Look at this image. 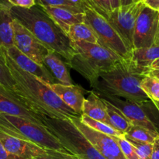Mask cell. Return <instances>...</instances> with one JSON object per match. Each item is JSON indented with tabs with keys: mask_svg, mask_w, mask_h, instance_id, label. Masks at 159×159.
I'll list each match as a JSON object with an SVG mask.
<instances>
[{
	"mask_svg": "<svg viewBox=\"0 0 159 159\" xmlns=\"http://www.w3.org/2000/svg\"><path fill=\"white\" fill-rule=\"evenodd\" d=\"M6 62L15 81L14 92L32 110L44 118L81 117L51 89V85L23 71L7 54Z\"/></svg>",
	"mask_w": 159,
	"mask_h": 159,
	"instance_id": "cell-1",
	"label": "cell"
},
{
	"mask_svg": "<svg viewBox=\"0 0 159 159\" xmlns=\"http://www.w3.org/2000/svg\"><path fill=\"white\" fill-rule=\"evenodd\" d=\"M10 13L48 50L63 57L68 65L75 54L72 41L42 6L37 4L30 8L12 6Z\"/></svg>",
	"mask_w": 159,
	"mask_h": 159,
	"instance_id": "cell-2",
	"label": "cell"
},
{
	"mask_svg": "<svg viewBox=\"0 0 159 159\" xmlns=\"http://www.w3.org/2000/svg\"><path fill=\"white\" fill-rule=\"evenodd\" d=\"M147 75L130 59H124L113 69L102 73L90 85L98 95L116 96L144 105L151 101L141 87V81Z\"/></svg>",
	"mask_w": 159,
	"mask_h": 159,
	"instance_id": "cell-3",
	"label": "cell"
},
{
	"mask_svg": "<svg viewBox=\"0 0 159 159\" xmlns=\"http://www.w3.org/2000/svg\"><path fill=\"white\" fill-rule=\"evenodd\" d=\"M75 54L68 63L79 74L92 83L102 73L113 69L124 58L113 51L82 40H71Z\"/></svg>",
	"mask_w": 159,
	"mask_h": 159,
	"instance_id": "cell-4",
	"label": "cell"
},
{
	"mask_svg": "<svg viewBox=\"0 0 159 159\" xmlns=\"http://www.w3.org/2000/svg\"><path fill=\"white\" fill-rule=\"evenodd\" d=\"M0 131L29 141L47 150L67 152L59 140L45 126L25 118L2 113L0 114Z\"/></svg>",
	"mask_w": 159,
	"mask_h": 159,
	"instance_id": "cell-5",
	"label": "cell"
},
{
	"mask_svg": "<svg viewBox=\"0 0 159 159\" xmlns=\"http://www.w3.org/2000/svg\"><path fill=\"white\" fill-rule=\"evenodd\" d=\"M44 124L69 153L81 159H106L75 126L71 119L45 118Z\"/></svg>",
	"mask_w": 159,
	"mask_h": 159,
	"instance_id": "cell-6",
	"label": "cell"
},
{
	"mask_svg": "<svg viewBox=\"0 0 159 159\" xmlns=\"http://www.w3.org/2000/svg\"><path fill=\"white\" fill-rule=\"evenodd\" d=\"M85 22L93 29L98 38V43L113 51L122 58H130V51L107 20L91 7L85 9Z\"/></svg>",
	"mask_w": 159,
	"mask_h": 159,
	"instance_id": "cell-7",
	"label": "cell"
},
{
	"mask_svg": "<svg viewBox=\"0 0 159 159\" xmlns=\"http://www.w3.org/2000/svg\"><path fill=\"white\" fill-rule=\"evenodd\" d=\"M144 6V2L121 6L113 9L107 20L130 52L134 49V34L137 19Z\"/></svg>",
	"mask_w": 159,
	"mask_h": 159,
	"instance_id": "cell-8",
	"label": "cell"
},
{
	"mask_svg": "<svg viewBox=\"0 0 159 159\" xmlns=\"http://www.w3.org/2000/svg\"><path fill=\"white\" fill-rule=\"evenodd\" d=\"M159 28V12L144 4L135 26L134 49L149 48L156 43Z\"/></svg>",
	"mask_w": 159,
	"mask_h": 159,
	"instance_id": "cell-9",
	"label": "cell"
},
{
	"mask_svg": "<svg viewBox=\"0 0 159 159\" xmlns=\"http://www.w3.org/2000/svg\"><path fill=\"white\" fill-rule=\"evenodd\" d=\"M13 30L14 46L35 62L45 65V57L51 51L48 50L30 31L16 20H13Z\"/></svg>",
	"mask_w": 159,
	"mask_h": 159,
	"instance_id": "cell-10",
	"label": "cell"
},
{
	"mask_svg": "<svg viewBox=\"0 0 159 159\" xmlns=\"http://www.w3.org/2000/svg\"><path fill=\"white\" fill-rule=\"evenodd\" d=\"M71 120L106 159H126L119 144L113 137L87 127L80 120V117L71 118Z\"/></svg>",
	"mask_w": 159,
	"mask_h": 159,
	"instance_id": "cell-11",
	"label": "cell"
},
{
	"mask_svg": "<svg viewBox=\"0 0 159 159\" xmlns=\"http://www.w3.org/2000/svg\"><path fill=\"white\" fill-rule=\"evenodd\" d=\"M2 113L20 116L45 126L44 117L37 114L26 106L13 90L0 85V114Z\"/></svg>",
	"mask_w": 159,
	"mask_h": 159,
	"instance_id": "cell-12",
	"label": "cell"
},
{
	"mask_svg": "<svg viewBox=\"0 0 159 159\" xmlns=\"http://www.w3.org/2000/svg\"><path fill=\"white\" fill-rule=\"evenodd\" d=\"M98 96L102 99L108 101L116 108H117L130 121L132 125L141 126L156 134H159L158 128L153 121L150 119L144 109L145 103L144 105H141L133 101L127 100V99L116 97V96H100V95H98Z\"/></svg>",
	"mask_w": 159,
	"mask_h": 159,
	"instance_id": "cell-13",
	"label": "cell"
},
{
	"mask_svg": "<svg viewBox=\"0 0 159 159\" xmlns=\"http://www.w3.org/2000/svg\"><path fill=\"white\" fill-rule=\"evenodd\" d=\"M0 142L9 153L21 159H33L40 155H47V149L2 131H0Z\"/></svg>",
	"mask_w": 159,
	"mask_h": 159,
	"instance_id": "cell-14",
	"label": "cell"
},
{
	"mask_svg": "<svg viewBox=\"0 0 159 159\" xmlns=\"http://www.w3.org/2000/svg\"><path fill=\"white\" fill-rule=\"evenodd\" d=\"M6 51L9 57L23 71L36 76L49 85L57 83L54 82L55 78L52 75L51 71L46 68V65H42L35 62L19 51L15 46L6 49Z\"/></svg>",
	"mask_w": 159,
	"mask_h": 159,
	"instance_id": "cell-15",
	"label": "cell"
},
{
	"mask_svg": "<svg viewBox=\"0 0 159 159\" xmlns=\"http://www.w3.org/2000/svg\"><path fill=\"white\" fill-rule=\"evenodd\" d=\"M51 88L58 97L79 115H82L85 101L84 91L82 87L76 85H63L59 82L51 84Z\"/></svg>",
	"mask_w": 159,
	"mask_h": 159,
	"instance_id": "cell-16",
	"label": "cell"
},
{
	"mask_svg": "<svg viewBox=\"0 0 159 159\" xmlns=\"http://www.w3.org/2000/svg\"><path fill=\"white\" fill-rule=\"evenodd\" d=\"M159 58V43H155L149 48H135L130 52V60L141 71L149 74L152 65Z\"/></svg>",
	"mask_w": 159,
	"mask_h": 159,
	"instance_id": "cell-17",
	"label": "cell"
},
{
	"mask_svg": "<svg viewBox=\"0 0 159 159\" xmlns=\"http://www.w3.org/2000/svg\"><path fill=\"white\" fill-rule=\"evenodd\" d=\"M43 9L54 19V21L67 34L71 25L85 22V14L75 13L68 9L56 6H42Z\"/></svg>",
	"mask_w": 159,
	"mask_h": 159,
	"instance_id": "cell-18",
	"label": "cell"
},
{
	"mask_svg": "<svg viewBox=\"0 0 159 159\" xmlns=\"http://www.w3.org/2000/svg\"><path fill=\"white\" fill-rule=\"evenodd\" d=\"M82 114L110 125L105 102L103 99L99 97L95 92H91L87 99H85L82 108Z\"/></svg>",
	"mask_w": 159,
	"mask_h": 159,
	"instance_id": "cell-19",
	"label": "cell"
},
{
	"mask_svg": "<svg viewBox=\"0 0 159 159\" xmlns=\"http://www.w3.org/2000/svg\"><path fill=\"white\" fill-rule=\"evenodd\" d=\"M44 65L49 68L54 77L63 85H74L65 62L60 58V55L54 51H50L44 59Z\"/></svg>",
	"mask_w": 159,
	"mask_h": 159,
	"instance_id": "cell-20",
	"label": "cell"
},
{
	"mask_svg": "<svg viewBox=\"0 0 159 159\" xmlns=\"http://www.w3.org/2000/svg\"><path fill=\"white\" fill-rule=\"evenodd\" d=\"M13 20L9 9L0 8V47L5 49L14 46Z\"/></svg>",
	"mask_w": 159,
	"mask_h": 159,
	"instance_id": "cell-21",
	"label": "cell"
},
{
	"mask_svg": "<svg viewBox=\"0 0 159 159\" xmlns=\"http://www.w3.org/2000/svg\"><path fill=\"white\" fill-rule=\"evenodd\" d=\"M101 98V97H100ZM103 99L107 107V114H108L110 125L116 129L121 134L125 135L128 129L132 125L130 121L126 118V116L118 110L117 108L112 105L108 101Z\"/></svg>",
	"mask_w": 159,
	"mask_h": 159,
	"instance_id": "cell-22",
	"label": "cell"
},
{
	"mask_svg": "<svg viewBox=\"0 0 159 159\" xmlns=\"http://www.w3.org/2000/svg\"><path fill=\"white\" fill-rule=\"evenodd\" d=\"M71 40H82L92 43H98V38L91 27L85 23L71 25L67 32Z\"/></svg>",
	"mask_w": 159,
	"mask_h": 159,
	"instance_id": "cell-23",
	"label": "cell"
},
{
	"mask_svg": "<svg viewBox=\"0 0 159 159\" xmlns=\"http://www.w3.org/2000/svg\"><path fill=\"white\" fill-rule=\"evenodd\" d=\"M80 120L85 125H86L87 127H90V128L93 129V130H96V131L104 134L109 135V136L111 137H117V138L124 136V134H121L120 132L116 130V129H114L113 127L109 125V124L92 119V118L89 117L86 115L82 114L80 117Z\"/></svg>",
	"mask_w": 159,
	"mask_h": 159,
	"instance_id": "cell-24",
	"label": "cell"
},
{
	"mask_svg": "<svg viewBox=\"0 0 159 159\" xmlns=\"http://www.w3.org/2000/svg\"><path fill=\"white\" fill-rule=\"evenodd\" d=\"M15 81L6 62V49L0 47V85L14 91Z\"/></svg>",
	"mask_w": 159,
	"mask_h": 159,
	"instance_id": "cell-25",
	"label": "cell"
},
{
	"mask_svg": "<svg viewBox=\"0 0 159 159\" xmlns=\"http://www.w3.org/2000/svg\"><path fill=\"white\" fill-rule=\"evenodd\" d=\"M158 135L144 127L136 125L130 126L127 133L125 134V136L129 137L132 139L141 142L151 143V144H153L155 139Z\"/></svg>",
	"mask_w": 159,
	"mask_h": 159,
	"instance_id": "cell-26",
	"label": "cell"
},
{
	"mask_svg": "<svg viewBox=\"0 0 159 159\" xmlns=\"http://www.w3.org/2000/svg\"><path fill=\"white\" fill-rule=\"evenodd\" d=\"M141 87L152 101H159V79L148 74L141 82Z\"/></svg>",
	"mask_w": 159,
	"mask_h": 159,
	"instance_id": "cell-27",
	"label": "cell"
},
{
	"mask_svg": "<svg viewBox=\"0 0 159 159\" xmlns=\"http://www.w3.org/2000/svg\"><path fill=\"white\" fill-rule=\"evenodd\" d=\"M124 137L135 148L139 159H152V144L136 141L125 135Z\"/></svg>",
	"mask_w": 159,
	"mask_h": 159,
	"instance_id": "cell-28",
	"label": "cell"
},
{
	"mask_svg": "<svg viewBox=\"0 0 159 159\" xmlns=\"http://www.w3.org/2000/svg\"><path fill=\"white\" fill-rule=\"evenodd\" d=\"M36 4L40 6H56L68 9L75 13H84L85 11L75 7L68 0H35Z\"/></svg>",
	"mask_w": 159,
	"mask_h": 159,
	"instance_id": "cell-29",
	"label": "cell"
},
{
	"mask_svg": "<svg viewBox=\"0 0 159 159\" xmlns=\"http://www.w3.org/2000/svg\"><path fill=\"white\" fill-rule=\"evenodd\" d=\"M113 138L118 143L126 159H139L135 148L126 139L125 137L124 136L120 138L113 137Z\"/></svg>",
	"mask_w": 159,
	"mask_h": 159,
	"instance_id": "cell-30",
	"label": "cell"
},
{
	"mask_svg": "<svg viewBox=\"0 0 159 159\" xmlns=\"http://www.w3.org/2000/svg\"><path fill=\"white\" fill-rule=\"evenodd\" d=\"M92 8L106 20H108L113 9L111 6V0H93Z\"/></svg>",
	"mask_w": 159,
	"mask_h": 159,
	"instance_id": "cell-31",
	"label": "cell"
},
{
	"mask_svg": "<svg viewBox=\"0 0 159 159\" xmlns=\"http://www.w3.org/2000/svg\"><path fill=\"white\" fill-rule=\"evenodd\" d=\"M47 152H48V155L57 159H81L77 155H75L73 154L67 152H57V151L47 150Z\"/></svg>",
	"mask_w": 159,
	"mask_h": 159,
	"instance_id": "cell-32",
	"label": "cell"
},
{
	"mask_svg": "<svg viewBox=\"0 0 159 159\" xmlns=\"http://www.w3.org/2000/svg\"><path fill=\"white\" fill-rule=\"evenodd\" d=\"M12 6L21 8H30L35 6V0H7Z\"/></svg>",
	"mask_w": 159,
	"mask_h": 159,
	"instance_id": "cell-33",
	"label": "cell"
},
{
	"mask_svg": "<svg viewBox=\"0 0 159 159\" xmlns=\"http://www.w3.org/2000/svg\"><path fill=\"white\" fill-rule=\"evenodd\" d=\"M0 159H21L9 153L0 142Z\"/></svg>",
	"mask_w": 159,
	"mask_h": 159,
	"instance_id": "cell-34",
	"label": "cell"
},
{
	"mask_svg": "<svg viewBox=\"0 0 159 159\" xmlns=\"http://www.w3.org/2000/svg\"><path fill=\"white\" fill-rule=\"evenodd\" d=\"M152 145V159H159V135L155 138Z\"/></svg>",
	"mask_w": 159,
	"mask_h": 159,
	"instance_id": "cell-35",
	"label": "cell"
},
{
	"mask_svg": "<svg viewBox=\"0 0 159 159\" xmlns=\"http://www.w3.org/2000/svg\"><path fill=\"white\" fill-rule=\"evenodd\" d=\"M144 3L151 9L159 12V0H144Z\"/></svg>",
	"mask_w": 159,
	"mask_h": 159,
	"instance_id": "cell-36",
	"label": "cell"
},
{
	"mask_svg": "<svg viewBox=\"0 0 159 159\" xmlns=\"http://www.w3.org/2000/svg\"><path fill=\"white\" fill-rule=\"evenodd\" d=\"M12 7V6L7 1V0H0V8L9 9V10H10V9Z\"/></svg>",
	"mask_w": 159,
	"mask_h": 159,
	"instance_id": "cell-37",
	"label": "cell"
},
{
	"mask_svg": "<svg viewBox=\"0 0 159 159\" xmlns=\"http://www.w3.org/2000/svg\"><path fill=\"white\" fill-rule=\"evenodd\" d=\"M111 6L113 10L116 8H119L120 6H121L120 0H111Z\"/></svg>",
	"mask_w": 159,
	"mask_h": 159,
	"instance_id": "cell-38",
	"label": "cell"
},
{
	"mask_svg": "<svg viewBox=\"0 0 159 159\" xmlns=\"http://www.w3.org/2000/svg\"><path fill=\"white\" fill-rule=\"evenodd\" d=\"M33 159H57V158H54V157H52V156H51V155H49L48 154V152H47V155H40V156L36 157V158H33Z\"/></svg>",
	"mask_w": 159,
	"mask_h": 159,
	"instance_id": "cell-39",
	"label": "cell"
},
{
	"mask_svg": "<svg viewBox=\"0 0 159 159\" xmlns=\"http://www.w3.org/2000/svg\"><path fill=\"white\" fill-rule=\"evenodd\" d=\"M150 75H152V76H155V77L158 78L159 79V70H155V69H152L151 70L150 73H149Z\"/></svg>",
	"mask_w": 159,
	"mask_h": 159,
	"instance_id": "cell-40",
	"label": "cell"
},
{
	"mask_svg": "<svg viewBox=\"0 0 159 159\" xmlns=\"http://www.w3.org/2000/svg\"><path fill=\"white\" fill-rule=\"evenodd\" d=\"M152 69H155V70H159V58L158 60L155 61L152 65Z\"/></svg>",
	"mask_w": 159,
	"mask_h": 159,
	"instance_id": "cell-41",
	"label": "cell"
},
{
	"mask_svg": "<svg viewBox=\"0 0 159 159\" xmlns=\"http://www.w3.org/2000/svg\"><path fill=\"white\" fill-rule=\"evenodd\" d=\"M134 2V0H120L121 6H127Z\"/></svg>",
	"mask_w": 159,
	"mask_h": 159,
	"instance_id": "cell-42",
	"label": "cell"
},
{
	"mask_svg": "<svg viewBox=\"0 0 159 159\" xmlns=\"http://www.w3.org/2000/svg\"><path fill=\"white\" fill-rule=\"evenodd\" d=\"M152 102H153L154 105H155V107H156V109L159 112V101H152Z\"/></svg>",
	"mask_w": 159,
	"mask_h": 159,
	"instance_id": "cell-43",
	"label": "cell"
},
{
	"mask_svg": "<svg viewBox=\"0 0 159 159\" xmlns=\"http://www.w3.org/2000/svg\"><path fill=\"white\" fill-rule=\"evenodd\" d=\"M156 43H159V28H158V37H157Z\"/></svg>",
	"mask_w": 159,
	"mask_h": 159,
	"instance_id": "cell-44",
	"label": "cell"
},
{
	"mask_svg": "<svg viewBox=\"0 0 159 159\" xmlns=\"http://www.w3.org/2000/svg\"><path fill=\"white\" fill-rule=\"evenodd\" d=\"M144 0H134V2H144Z\"/></svg>",
	"mask_w": 159,
	"mask_h": 159,
	"instance_id": "cell-45",
	"label": "cell"
},
{
	"mask_svg": "<svg viewBox=\"0 0 159 159\" xmlns=\"http://www.w3.org/2000/svg\"><path fill=\"white\" fill-rule=\"evenodd\" d=\"M90 1H91V4H92V1H93V0H90Z\"/></svg>",
	"mask_w": 159,
	"mask_h": 159,
	"instance_id": "cell-46",
	"label": "cell"
}]
</instances>
